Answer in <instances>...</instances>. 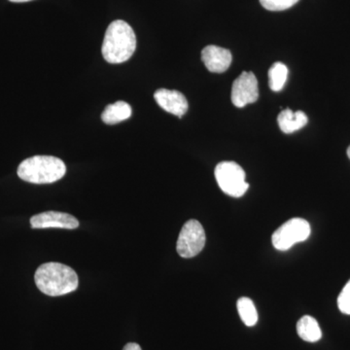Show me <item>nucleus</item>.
<instances>
[{"label":"nucleus","mask_w":350,"mask_h":350,"mask_svg":"<svg viewBox=\"0 0 350 350\" xmlns=\"http://www.w3.org/2000/svg\"><path fill=\"white\" fill-rule=\"evenodd\" d=\"M137 49V36L125 21L117 20L108 25L103 39V56L109 64H122L130 59Z\"/></svg>","instance_id":"f03ea898"},{"label":"nucleus","mask_w":350,"mask_h":350,"mask_svg":"<svg viewBox=\"0 0 350 350\" xmlns=\"http://www.w3.org/2000/svg\"><path fill=\"white\" fill-rule=\"evenodd\" d=\"M347 156H349L350 160V146L349 147V149H347Z\"/></svg>","instance_id":"aec40b11"},{"label":"nucleus","mask_w":350,"mask_h":350,"mask_svg":"<svg viewBox=\"0 0 350 350\" xmlns=\"http://www.w3.org/2000/svg\"><path fill=\"white\" fill-rule=\"evenodd\" d=\"M288 68L284 64L278 62L269 70V85L271 91L280 92L286 84Z\"/></svg>","instance_id":"4468645a"},{"label":"nucleus","mask_w":350,"mask_h":350,"mask_svg":"<svg viewBox=\"0 0 350 350\" xmlns=\"http://www.w3.org/2000/svg\"><path fill=\"white\" fill-rule=\"evenodd\" d=\"M338 306L340 312L350 315V280L338 295Z\"/></svg>","instance_id":"f3484780"},{"label":"nucleus","mask_w":350,"mask_h":350,"mask_svg":"<svg viewBox=\"0 0 350 350\" xmlns=\"http://www.w3.org/2000/svg\"><path fill=\"white\" fill-rule=\"evenodd\" d=\"M154 98L165 111L172 113L179 118L188 111V101L180 92L160 89L154 94Z\"/></svg>","instance_id":"1a4fd4ad"},{"label":"nucleus","mask_w":350,"mask_h":350,"mask_svg":"<svg viewBox=\"0 0 350 350\" xmlns=\"http://www.w3.org/2000/svg\"><path fill=\"white\" fill-rule=\"evenodd\" d=\"M214 174L221 190L231 197H243L250 188L245 180V172L239 163L221 162L216 165Z\"/></svg>","instance_id":"20e7f679"},{"label":"nucleus","mask_w":350,"mask_h":350,"mask_svg":"<svg viewBox=\"0 0 350 350\" xmlns=\"http://www.w3.org/2000/svg\"><path fill=\"white\" fill-rule=\"evenodd\" d=\"M123 350H142L139 345L135 344V342H129L124 347Z\"/></svg>","instance_id":"a211bd4d"},{"label":"nucleus","mask_w":350,"mask_h":350,"mask_svg":"<svg viewBox=\"0 0 350 350\" xmlns=\"http://www.w3.org/2000/svg\"><path fill=\"white\" fill-rule=\"evenodd\" d=\"M298 2L299 0H260V3L265 9L273 12L287 10Z\"/></svg>","instance_id":"dca6fc26"},{"label":"nucleus","mask_w":350,"mask_h":350,"mask_svg":"<svg viewBox=\"0 0 350 350\" xmlns=\"http://www.w3.org/2000/svg\"><path fill=\"white\" fill-rule=\"evenodd\" d=\"M237 308L239 317L246 326L253 327L256 325L258 322V312L255 308L254 303L247 297H243L239 299L237 303Z\"/></svg>","instance_id":"2eb2a0df"},{"label":"nucleus","mask_w":350,"mask_h":350,"mask_svg":"<svg viewBox=\"0 0 350 350\" xmlns=\"http://www.w3.org/2000/svg\"><path fill=\"white\" fill-rule=\"evenodd\" d=\"M259 98V89L256 76L244 71L234 80L232 87V103L234 107L243 108L250 103H256Z\"/></svg>","instance_id":"0eeeda50"},{"label":"nucleus","mask_w":350,"mask_h":350,"mask_svg":"<svg viewBox=\"0 0 350 350\" xmlns=\"http://www.w3.org/2000/svg\"><path fill=\"white\" fill-rule=\"evenodd\" d=\"M204 245H206V232L204 227L199 221L191 219L182 227L177 239V253L182 258H193L202 252Z\"/></svg>","instance_id":"423d86ee"},{"label":"nucleus","mask_w":350,"mask_h":350,"mask_svg":"<svg viewBox=\"0 0 350 350\" xmlns=\"http://www.w3.org/2000/svg\"><path fill=\"white\" fill-rule=\"evenodd\" d=\"M66 167L61 159L53 156H33L23 161L17 174L22 180L32 184H51L63 178Z\"/></svg>","instance_id":"7ed1b4c3"},{"label":"nucleus","mask_w":350,"mask_h":350,"mask_svg":"<svg viewBox=\"0 0 350 350\" xmlns=\"http://www.w3.org/2000/svg\"><path fill=\"white\" fill-rule=\"evenodd\" d=\"M131 113V105L126 101L119 100L105 107L101 114V120L107 125H115L130 118Z\"/></svg>","instance_id":"f8f14e48"},{"label":"nucleus","mask_w":350,"mask_h":350,"mask_svg":"<svg viewBox=\"0 0 350 350\" xmlns=\"http://www.w3.org/2000/svg\"><path fill=\"white\" fill-rule=\"evenodd\" d=\"M310 232V223L305 219L292 218L273 232L271 241L275 250L285 251L296 243L306 241Z\"/></svg>","instance_id":"39448f33"},{"label":"nucleus","mask_w":350,"mask_h":350,"mask_svg":"<svg viewBox=\"0 0 350 350\" xmlns=\"http://www.w3.org/2000/svg\"><path fill=\"white\" fill-rule=\"evenodd\" d=\"M9 1L15 2V3H23V2H29L31 0H9Z\"/></svg>","instance_id":"6ab92c4d"},{"label":"nucleus","mask_w":350,"mask_h":350,"mask_svg":"<svg viewBox=\"0 0 350 350\" xmlns=\"http://www.w3.org/2000/svg\"><path fill=\"white\" fill-rule=\"evenodd\" d=\"M36 286L51 297L63 296L75 291L79 284L75 269L61 262H45L34 275Z\"/></svg>","instance_id":"f257e3e1"},{"label":"nucleus","mask_w":350,"mask_h":350,"mask_svg":"<svg viewBox=\"0 0 350 350\" xmlns=\"http://www.w3.org/2000/svg\"><path fill=\"white\" fill-rule=\"evenodd\" d=\"M297 332L301 340L308 342H319L322 338V332L319 322L310 315H305L297 323Z\"/></svg>","instance_id":"ddd939ff"},{"label":"nucleus","mask_w":350,"mask_h":350,"mask_svg":"<svg viewBox=\"0 0 350 350\" xmlns=\"http://www.w3.org/2000/svg\"><path fill=\"white\" fill-rule=\"evenodd\" d=\"M31 226L32 229L59 228V229L75 230L79 227V221L68 213L46 211V213L32 216Z\"/></svg>","instance_id":"6e6552de"},{"label":"nucleus","mask_w":350,"mask_h":350,"mask_svg":"<svg viewBox=\"0 0 350 350\" xmlns=\"http://www.w3.org/2000/svg\"><path fill=\"white\" fill-rule=\"evenodd\" d=\"M308 121L305 112H294L289 108L282 110L278 117V126L284 133H293L301 130L308 124Z\"/></svg>","instance_id":"9b49d317"},{"label":"nucleus","mask_w":350,"mask_h":350,"mask_svg":"<svg viewBox=\"0 0 350 350\" xmlns=\"http://www.w3.org/2000/svg\"><path fill=\"white\" fill-rule=\"evenodd\" d=\"M202 59L208 71L213 73H223L231 66V52L225 48L208 45L202 50Z\"/></svg>","instance_id":"9d476101"}]
</instances>
